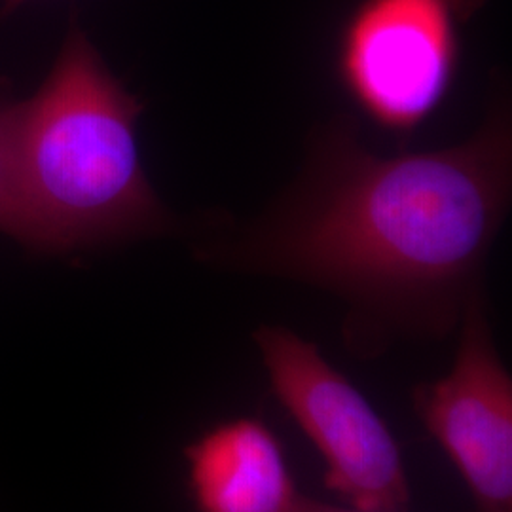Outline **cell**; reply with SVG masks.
I'll use <instances>...</instances> for the list:
<instances>
[{"label": "cell", "mask_w": 512, "mask_h": 512, "mask_svg": "<svg viewBox=\"0 0 512 512\" xmlns=\"http://www.w3.org/2000/svg\"><path fill=\"white\" fill-rule=\"evenodd\" d=\"M429 435L456 465L478 512H512V378L495 348L484 291L461 315L452 370L412 393Z\"/></svg>", "instance_id": "cell-5"}, {"label": "cell", "mask_w": 512, "mask_h": 512, "mask_svg": "<svg viewBox=\"0 0 512 512\" xmlns=\"http://www.w3.org/2000/svg\"><path fill=\"white\" fill-rule=\"evenodd\" d=\"M253 340L275 399L325 461L327 490L357 511L406 512L401 446L365 395L293 330L262 325Z\"/></svg>", "instance_id": "cell-3"}, {"label": "cell", "mask_w": 512, "mask_h": 512, "mask_svg": "<svg viewBox=\"0 0 512 512\" xmlns=\"http://www.w3.org/2000/svg\"><path fill=\"white\" fill-rule=\"evenodd\" d=\"M511 97L454 147L378 156L349 120L311 137L293 186L203 260L327 289L349 304L357 348L391 336H442L484 291V268L509 213Z\"/></svg>", "instance_id": "cell-1"}, {"label": "cell", "mask_w": 512, "mask_h": 512, "mask_svg": "<svg viewBox=\"0 0 512 512\" xmlns=\"http://www.w3.org/2000/svg\"><path fill=\"white\" fill-rule=\"evenodd\" d=\"M139 99L71 25L35 95L0 105V135L42 253L65 255L181 228L148 183Z\"/></svg>", "instance_id": "cell-2"}, {"label": "cell", "mask_w": 512, "mask_h": 512, "mask_svg": "<svg viewBox=\"0 0 512 512\" xmlns=\"http://www.w3.org/2000/svg\"><path fill=\"white\" fill-rule=\"evenodd\" d=\"M198 512H294L300 492L274 431L255 418L226 420L184 448Z\"/></svg>", "instance_id": "cell-6"}, {"label": "cell", "mask_w": 512, "mask_h": 512, "mask_svg": "<svg viewBox=\"0 0 512 512\" xmlns=\"http://www.w3.org/2000/svg\"><path fill=\"white\" fill-rule=\"evenodd\" d=\"M294 512H365L357 511V509H351V507H342V505H332L327 501H319V499H313V497H306V495H300L298 499V505Z\"/></svg>", "instance_id": "cell-8"}, {"label": "cell", "mask_w": 512, "mask_h": 512, "mask_svg": "<svg viewBox=\"0 0 512 512\" xmlns=\"http://www.w3.org/2000/svg\"><path fill=\"white\" fill-rule=\"evenodd\" d=\"M23 2L27 0H4V12H14Z\"/></svg>", "instance_id": "cell-10"}, {"label": "cell", "mask_w": 512, "mask_h": 512, "mask_svg": "<svg viewBox=\"0 0 512 512\" xmlns=\"http://www.w3.org/2000/svg\"><path fill=\"white\" fill-rule=\"evenodd\" d=\"M461 21H469L486 4V0H450Z\"/></svg>", "instance_id": "cell-9"}, {"label": "cell", "mask_w": 512, "mask_h": 512, "mask_svg": "<svg viewBox=\"0 0 512 512\" xmlns=\"http://www.w3.org/2000/svg\"><path fill=\"white\" fill-rule=\"evenodd\" d=\"M461 21L450 0H361L338 42V76L380 128L410 135L458 71Z\"/></svg>", "instance_id": "cell-4"}, {"label": "cell", "mask_w": 512, "mask_h": 512, "mask_svg": "<svg viewBox=\"0 0 512 512\" xmlns=\"http://www.w3.org/2000/svg\"><path fill=\"white\" fill-rule=\"evenodd\" d=\"M0 232L16 239L31 251L42 253V239L38 236L37 226L33 224V220L29 219L27 211L23 209V203L19 200L2 135H0Z\"/></svg>", "instance_id": "cell-7"}]
</instances>
